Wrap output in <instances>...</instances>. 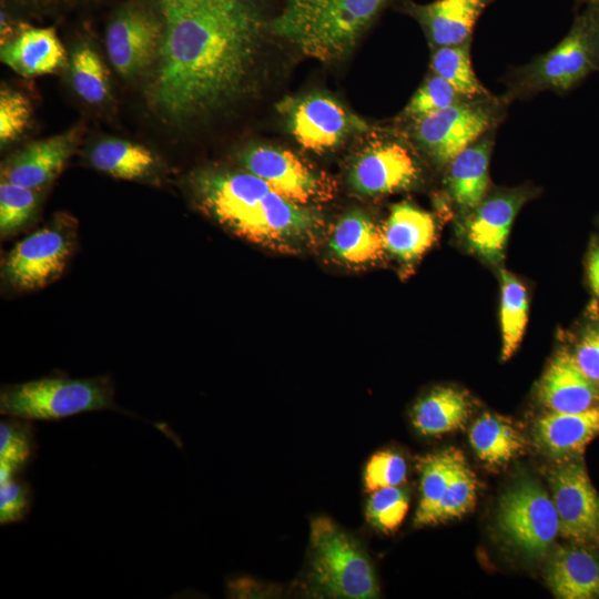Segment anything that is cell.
Returning <instances> with one entry per match:
<instances>
[{"label": "cell", "mask_w": 599, "mask_h": 599, "mask_svg": "<svg viewBox=\"0 0 599 599\" xmlns=\"http://www.w3.org/2000/svg\"><path fill=\"white\" fill-rule=\"evenodd\" d=\"M35 453L31 420L10 417L0 423V484L18 476Z\"/></svg>", "instance_id": "31"}, {"label": "cell", "mask_w": 599, "mask_h": 599, "mask_svg": "<svg viewBox=\"0 0 599 599\" xmlns=\"http://www.w3.org/2000/svg\"><path fill=\"white\" fill-rule=\"evenodd\" d=\"M464 99L466 97L459 94L448 82L433 73L416 90L403 113L413 120H417L444 110Z\"/></svg>", "instance_id": "36"}, {"label": "cell", "mask_w": 599, "mask_h": 599, "mask_svg": "<svg viewBox=\"0 0 599 599\" xmlns=\"http://www.w3.org/2000/svg\"><path fill=\"white\" fill-rule=\"evenodd\" d=\"M194 184L203 210L235 234L253 238L273 195L262 179L248 171H206Z\"/></svg>", "instance_id": "6"}, {"label": "cell", "mask_w": 599, "mask_h": 599, "mask_svg": "<svg viewBox=\"0 0 599 599\" xmlns=\"http://www.w3.org/2000/svg\"><path fill=\"white\" fill-rule=\"evenodd\" d=\"M409 508V494L399 486L385 487L372 491L365 518L373 528L384 534L396 531Z\"/></svg>", "instance_id": "34"}, {"label": "cell", "mask_w": 599, "mask_h": 599, "mask_svg": "<svg viewBox=\"0 0 599 599\" xmlns=\"http://www.w3.org/2000/svg\"><path fill=\"white\" fill-rule=\"evenodd\" d=\"M71 80L75 92L89 103L102 102L109 93L108 72L98 53L88 45L71 58Z\"/></svg>", "instance_id": "32"}, {"label": "cell", "mask_w": 599, "mask_h": 599, "mask_svg": "<svg viewBox=\"0 0 599 599\" xmlns=\"http://www.w3.org/2000/svg\"><path fill=\"white\" fill-rule=\"evenodd\" d=\"M470 413L467 395L454 387H439L413 407L412 422L424 436H440L464 428Z\"/></svg>", "instance_id": "24"}, {"label": "cell", "mask_w": 599, "mask_h": 599, "mask_svg": "<svg viewBox=\"0 0 599 599\" xmlns=\"http://www.w3.org/2000/svg\"><path fill=\"white\" fill-rule=\"evenodd\" d=\"M469 441L478 458L491 468L507 466L526 446L524 436L509 420L488 413L473 423Z\"/></svg>", "instance_id": "25"}, {"label": "cell", "mask_w": 599, "mask_h": 599, "mask_svg": "<svg viewBox=\"0 0 599 599\" xmlns=\"http://www.w3.org/2000/svg\"><path fill=\"white\" fill-rule=\"evenodd\" d=\"M329 244L339 260L352 264L375 261L385 250L382 230L361 212H351L337 222Z\"/></svg>", "instance_id": "26"}, {"label": "cell", "mask_w": 599, "mask_h": 599, "mask_svg": "<svg viewBox=\"0 0 599 599\" xmlns=\"http://www.w3.org/2000/svg\"><path fill=\"white\" fill-rule=\"evenodd\" d=\"M459 450L447 448L418 460L420 498L414 517L415 527L436 525V512L443 499Z\"/></svg>", "instance_id": "27"}, {"label": "cell", "mask_w": 599, "mask_h": 599, "mask_svg": "<svg viewBox=\"0 0 599 599\" xmlns=\"http://www.w3.org/2000/svg\"><path fill=\"white\" fill-rule=\"evenodd\" d=\"M495 120L491 106L478 99L466 98L414 120V138L433 160L448 164L459 152L486 134Z\"/></svg>", "instance_id": "10"}, {"label": "cell", "mask_w": 599, "mask_h": 599, "mask_svg": "<svg viewBox=\"0 0 599 599\" xmlns=\"http://www.w3.org/2000/svg\"><path fill=\"white\" fill-rule=\"evenodd\" d=\"M599 68V28L587 8L568 34L551 50L521 68L511 94L551 90L565 92Z\"/></svg>", "instance_id": "5"}, {"label": "cell", "mask_w": 599, "mask_h": 599, "mask_svg": "<svg viewBox=\"0 0 599 599\" xmlns=\"http://www.w3.org/2000/svg\"><path fill=\"white\" fill-rule=\"evenodd\" d=\"M419 170L410 152L396 142H379L355 160L349 182L363 195L394 193L413 185Z\"/></svg>", "instance_id": "13"}, {"label": "cell", "mask_w": 599, "mask_h": 599, "mask_svg": "<svg viewBox=\"0 0 599 599\" xmlns=\"http://www.w3.org/2000/svg\"><path fill=\"white\" fill-rule=\"evenodd\" d=\"M165 20L153 101L182 120L234 97L253 65L262 20L251 0H161Z\"/></svg>", "instance_id": "1"}, {"label": "cell", "mask_w": 599, "mask_h": 599, "mask_svg": "<svg viewBox=\"0 0 599 599\" xmlns=\"http://www.w3.org/2000/svg\"><path fill=\"white\" fill-rule=\"evenodd\" d=\"M77 227L69 216L50 224L18 242L2 263V278L12 288L31 292L57 281L73 252Z\"/></svg>", "instance_id": "7"}, {"label": "cell", "mask_w": 599, "mask_h": 599, "mask_svg": "<svg viewBox=\"0 0 599 599\" xmlns=\"http://www.w3.org/2000/svg\"><path fill=\"white\" fill-rule=\"evenodd\" d=\"M537 394L549 412L577 413L599 405V387L580 370L572 353L565 349L550 361Z\"/></svg>", "instance_id": "17"}, {"label": "cell", "mask_w": 599, "mask_h": 599, "mask_svg": "<svg viewBox=\"0 0 599 599\" xmlns=\"http://www.w3.org/2000/svg\"><path fill=\"white\" fill-rule=\"evenodd\" d=\"M388 0H285L272 31L322 62L345 58Z\"/></svg>", "instance_id": "2"}, {"label": "cell", "mask_w": 599, "mask_h": 599, "mask_svg": "<svg viewBox=\"0 0 599 599\" xmlns=\"http://www.w3.org/2000/svg\"><path fill=\"white\" fill-rule=\"evenodd\" d=\"M78 130L34 142L1 166V181L39 191L55 179L72 154Z\"/></svg>", "instance_id": "16"}, {"label": "cell", "mask_w": 599, "mask_h": 599, "mask_svg": "<svg viewBox=\"0 0 599 599\" xmlns=\"http://www.w3.org/2000/svg\"><path fill=\"white\" fill-rule=\"evenodd\" d=\"M572 356L586 377L599 387V326L583 332Z\"/></svg>", "instance_id": "40"}, {"label": "cell", "mask_w": 599, "mask_h": 599, "mask_svg": "<svg viewBox=\"0 0 599 599\" xmlns=\"http://www.w3.org/2000/svg\"><path fill=\"white\" fill-rule=\"evenodd\" d=\"M588 278L592 292L599 298V245L595 246L589 254Z\"/></svg>", "instance_id": "41"}, {"label": "cell", "mask_w": 599, "mask_h": 599, "mask_svg": "<svg viewBox=\"0 0 599 599\" xmlns=\"http://www.w3.org/2000/svg\"><path fill=\"white\" fill-rule=\"evenodd\" d=\"M598 436L599 405L577 413L548 412L534 425L537 446L559 460L579 457Z\"/></svg>", "instance_id": "19"}, {"label": "cell", "mask_w": 599, "mask_h": 599, "mask_svg": "<svg viewBox=\"0 0 599 599\" xmlns=\"http://www.w3.org/2000/svg\"><path fill=\"white\" fill-rule=\"evenodd\" d=\"M308 577L329 598L373 599L379 587L373 565L359 542L328 517L311 522Z\"/></svg>", "instance_id": "3"}, {"label": "cell", "mask_w": 599, "mask_h": 599, "mask_svg": "<svg viewBox=\"0 0 599 599\" xmlns=\"http://www.w3.org/2000/svg\"><path fill=\"white\" fill-rule=\"evenodd\" d=\"M430 67L433 73L448 82L463 97H490L473 70L470 40L457 45L435 48Z\"/></svg>", "instance_id": "30"}, {"label": "cell", "mask_w": 599, "mask_h": 599, "mask_svg": "<svg viewBox=\"0 0 599 599\" xmlns=\"http://www.w3.org/2000/svg\"><path fill=\"white\" fill-rule=\"evenodd\" d=\"M282 110L295 140L315 152L332 149L354 130L364 128L363 122L337 101L319 93L287 99Z\"/></svg>", "instance_id": "11"}, {"label": "cell", "mask_w": 599, "mask_h": 599, "mask_svg": "<svg viewBox=\"0 0 599 599\" xmlns=\"http://www.w3.org/2000/svg\"><path fill=\"white\" fill-rule=\"evenodd\" d=\"M549 484L559 535L571 544L599 548V495L582 459L562 460L550 471Z\"/></svg>", "instance_id": "9"}, {"label": "cell", "mask_w": 599, "mask_h": 599, "mask_svg": "<svg viewBox=\"0 0 599 599\" xmlns=\"http://www.w3.org/2000/svg\"><path fill=\"white\" fill-rule=\"evenodd\" d=\"M118 409L108 376H47L2 386L0 413L27 420H59L81 413Z\"/></svg>", "instance_id": "4"}, {"label": "cell", "mask_w": 599, "mask_h": 599, "mask_svg": "<svg viewBox=\"0 0 599 599\" xmlns=\"http://www.w3.org/2000/svg\"><path fill=\"white\" fill-rule=\"evenodd\" d=\"M31 118V104L18 91L2 87L0 91V142L4 145L18 139Z\"/></svg>", "instance_id": "38"}, {"label": "cell", "mask_w": 599, "mask_h": 599, "mask_svg": "<svg viewBox=\"0 0 599 599\" xmlns=\"http://www.w3.org/2000/svg\"><path fill=\"white\" fill-rule=\"evenodd\" d=\"M1 60L18 74L29 78L64 67L67 54L53 28H27L1 45Z\"/></svg>", "instance_id": "21"}, {"label": "cell", "mask_w": 599, "mask_h": 599, "mask_svg": "<svg viewBox=\"0 0 599 599\" xmlns=\"http://www.w3.org/2000/svg\"><path fill=\"white\" fill-rule=\"evenodd\" d=\"M493 144V136L484 134L448 163V192L465 211H473L486 197Z\"/></svg>", "instance_id": "22"}, {"label": "cell", "mask_w": 599, "mask_h": 599, "mask_svg": "<svg viewBox=\"0 0 599 599\" xmlns=\"http://www.w3.org/2000/svg\"><path fill=\"white\" fill-rule=\"evenodd\" d=\"M38 191L6 181L0 183V234L6 238L21 231L33 217Z\"/></svg>", "instance_id": "35"}, {"label": "cell", "mask_w": 599, "mask_h": 599, "mask_svg": "<svg viewBox=\"0 0 599 599\" xmlns=\"http://www.w3.org/2000/svg\"><path fill=\"white\" fill-rule=\"evenodd\" d=\"M92 165L101 172L123 180H135L150 173L155 164L152 152L136 143L104 140L92 150Z\"/></svg>", "instance_id": "28"}, {"label": "cell", "mask_w": 599, "mask_h": 599, "mask_svg": "<svg viewBox=\"0 0 599 599\" xmlns=\"http://www.w3.org/2000/svg\"><path fill=\"white\" fill-rule=\"evenodd\" d=\"M576 544L558 546L546 569L554 595L561 599L599 598V555Z\"/></svg>", "instance_id": "20"}, {"label": "cell", "mask_w": 599, "mask_h": 599, "mask_svg": "<svg viewBox=\"0 0 599 599\" xmlns=\"http://www.w3.org/2000/svg\"><path fill=\"white\" fill-rule=\"evenodd\" d=\"M32 504V489L18 476L0 484V524L9 525L26 519Z\"/></svg>", "instance_id": "39"}, {"label": "cell", "mask_w": 599, "mask_h": 599, "mask_svg": "<svg viewBox=\"0 0 599 599\" xmlns=\"http://www.w3.org/2000/svg\"><path fill=\"white\" fill-rule=\"evenodd\" d=\"M241 162L246 171L295 203L306 205L328 193L325 180L291 151L267 145L252 146L243 152Z\"/></svg>", "instance_id": "12"}, {"label": "cell", "mask_w": 599, "mask_h": 599, "mask_svg": "<svg viewBox=\"0 0 599 599\" xmlns=\"http://www.w3.org/2000/svg\"><path fill=\"white\" fill-rule=\"evenodd\" d=\"M385 250L404 261H412L424 254L436 237L433 215L409 203L392 207L382 229Z\"/></svg>", "instance_id": "23"}, {"label": "cell", "mask_w": 599, "mask_h": 599, "mask_svg": "<svg viewBox=\"0 0 599 599\" xmlns=\"http://www.w3.org/2000/svg\"><path fill=\"white\" fill-rule=\"evenodd\" d=\"M497 522L506 540L530 559L546 556L559 535L554 501L532 479L520 480L500 497Z\"/></svg>", "instance_id": "8"}, {"label": "cell", "mask_w": 599, "mask_h": 599, "mask_svg": "<svg viewBox=\"0 0 599 599\" xmlns=\"http://www.w3.org/2000/svg\"><path fill=\"white\" fill-rule=\"evenodd\" d=\"M525 200V192L520 190L485 197L466 221L465 237L469 248L486 261L499 263L512 222Z\"/></svg>", "instance_id": "15"}, {"label": "cell", "mask_w": 599, "mask_h": 599, "mask_svg": "<svg viewBox=\"0 0 599 599\" xmlns=\"http://www.w3.org/2000/svg\"><path fill=\"white\" fill-rule=\"evenodd\" d=\"M501 359L507 361L518 348L528 321V297L525 286L506 270L500 271Z\"/></svg>", "instance_id": "29"}, {"label": "cell", "mask_w": 599, "mask_h": 599, "mask_svg": "<svg viewBox=\"0 0 599 599\" xmlns=\"http://www.w3.org/2000/svg\"><path fill=\"white\" fill-rule=\"evenodd\" d=\"M588 9L592 13L599 28V0H588Z\"/></svg>", "instance_id": "42"}, {"label": "cell", "mask_w": 599, "mask_h": 599, "mask_svg": "<svg viewBox=\"0 0 599 599\" xmlns=\"http://www.w3.org/2000/svg\"><path fill=\"white\" fill-rule=\"evenodd\" d=\"M161 24L140 10H126L109 26L105 47L110 61L119 73L129 77L146 65L160 52Z\"/></svg>", "instance_id": "14"}, {"label": "cell", "mask_w": 599, "mask_h": 599, "mask_svg": "<svg viewBox=\"0 0 599 599\" xmlns=\"http://www.w3.org/2000/svg\"><path fill=\"white\" fill-rule=\"evenodd\" d=\"M494 0H436L409 3L410 13L422 26L434 48L469 41L476 22Z\"/></svg>", "instance_id": "18"}, {"label": "cell", "mask_w": 599, "mask_h": 599, "mask_svg": "<svg viewBox=\"0 0 599 599\" xmlns=\"http://www.w3.org/2000/svg\"><path fill=\"white\" fill-rule=\"evenodd\" d=\"M476 493L477 478L459 451L436 512V525L467 514L475 505Z\"/></svg>", "instance_id": "33"}, {"label": "cell", "mask_w": 599, "mask_h": 599, "mask_svg": "<svg viewBox=\"0 0 599 599\" xmlns=\"http://www.w3.org/2000/svg\"><path fill=\"white\" fill-rule=\"evenodd\" d=\"M407 478L405 458L393 450H382L374 454L364 469V486L367 491L379 488L400 486Z\"/></svg>", "instance_id": "37"}]
</instances>
